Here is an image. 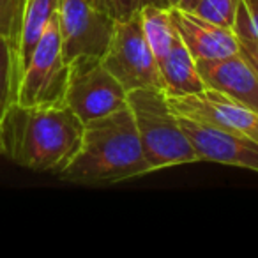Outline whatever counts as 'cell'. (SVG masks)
I'll list each match as a JSON object with an SVG mask.
<instances>
[{
	"label": "cell",
	"instance_id": "4fadbf2b",
	"mask_svg": "<svg viewBox=\"0 0 258 258\" xmlns=\"http://www.w3.org/2000/svg\"><path fill=\"white\" fill-rule=\"evenodd\" d=\"M58 0H25L22 32H20V64L22 75L50 20L57 15Z\"/></svg>",
	"mask_w": 258,
	"mask_h": 258
},
{
	"label": "cell",
	"instance_id": "30bf717a",
	"mask_svg": "<svg viewBox=\"0 0 258 258\" xmlns=\"http://www.w3.org/2000/svg\"><path fill=\"white\" fill-rule=\"evenodd\" d=\"M173 25L180 36V41L187 48L195 62L221 60L230 55L239 53V41L232 29L219 27L193 11L180 8H170Z\"/></svg>",
	"mask_w": 258,
	"mask_h": 258
},
{
	"label": "cell",
	"instance_id": "6da1fadb",
	"mask_svg": "<svg viewBox=\"0 0 258 258\" xmlns=\"http://www.w3.org/2000/svg\"><path fill=\"white\" fill-rule=\"evenodd\" d=\"M152 173L127 106L83 124L80 147L57 173L64 182L110 186Z\"/></svg>",
	"mask_w": 258,
	"mask_h": 258
},
{
	"label": "cell",
	"instance_id": "8992f818",
	"mask_svg": "<svg viewBox=\"0 0 258 258\" xmlns=\"http://www.w3.org/2000/svg\"><path fill=\"white\" fill-rule=\"evenodd\" d=\"M58 32L62 55L69 66L78 60H101L110 46L115 20L90 0H58Z\"/></svg>",
	"mask_w": 258,
	"mask_h": 258
},
{
	"label": "cell",
	"instance_id": "2e32d148",
	"mask_svg": "<svg viewBox=\"0 0 258 258\" xmlns=\"http://www.w3.org/2000/svg\"><path fill=\"white\" fill-rule=\"evenodd\" d=\"M242 0H198L193 13L219 27L232 29Z\"/></svg>",
	"mask_w": 258,
	"mask_h": 258
},
{
	"label": "cell",
	"instance_id": "8fae6325",
	"mask_svg": "<svg viewBox=\"0 0 258 258\" xmlns=\"http://www.w3.org/2000/svg\"><path fill=\"white\" fill-rule=\"evenodd\" d=\"M197 68L205 87L240 101L258 113V73L240 53L230 55L221 60L197 62Z\"/></svg>",
	"mask_w": 258,
	"mask_h": 258
},
{
	"label": "cell",
	"instance_id": "5bb4252c",
	"mask_svg": "<svg viewBox=\"0 0 258 258\" xmlns=\"http://www.w3.org/2000/svg\"><path fill=\"white\" fill-rule=\"evenodd\" d=\"M140 16L149 44H151L156 58L159 60L180 41V36L173 25L172 15H170V8L145 4L140 9Z\"/></svg>",
	"mask_w": 258,
	"mask_h": 258
},
{
	"label": "cell",
	"instance_id": "ba28073f",
	"mask_svg": "<svg viewBox=\"0 0 258 258\" xmlns=\"http://www.w3.org/2000/svg\"><path fill=\"white\" fill-rule=\"evenodd\" d=\"M177 117L204 122L214 127L246 135L258 142V113L240 101L211 87L182 97H168Z\"/></svg>",
	"mask_w": 258,
	"mask_h": 258
},
{
	"label": "cell",
	"instance_id": "9c48e42d",
	"mask_svg": "<svg viewBox=\"0 0 258 258\" xmlns=\"http://www.w3.org/2000/svg\"><path fill=\"white\" fill-rule=\"evenodd\" d=\"M198 161L239 166L258 173V142L246 135L225 131L204 122L179 117Z\"/></svg>",
	"mask_w": 258,
	"mask_h": 258
},
{
	"label": "cell",
	"instance_id": "d6986e66",
	"mask_svg": "<svg viewBox=\"0 0 258 258\" xmlns=\"http://www.w3.org/2000/svg\"><path fill=\"white\" fill-rule=\"evenodd\" d=\"M145 4H151L149 0H103L106 13L113 20H122L140 11Z\"/></svg>",
	"mask_w": 258,
	"mask_h": 258
},
{
	"label": "cell",
	"instance_id": "9a60e30c",
	"mask_svg": "<svg viewBox=\"0 0 258 258\" xmlns=\"http://www.w3.org/2000/svg\"><path fill=\"white\" fill-rule=\"evenodd\" d=\"M22 80L18 46L8 37L0 36V118L18 101V89Z\"/></svg>",
	"mask_w": 258,
	"mask_h": 258
},
{
	"label": "cell",
	"instance_id": "e0dca14e",
	"mask_svg": "<svg viewBox=\"0 0 258 258\" xmlns=\"http://www.w3.org/2000/svg\"><path fill=\"white\" fill-rule=\"evenodd\" d=\"M232 30L235 32L237 41H239V53L258 73V39L254 37L253 30H251L244 2H240L239 9H237L235 23H233Z\"/></svg>",
	"mask_w": 258,
	"mask_h": 258
},
{
	"label": "cell",
	"instance_id": "277c9868",
	"mask_svg": "<svg viewBox=\"0 0 258 258\" xmlns=\"http://www.w3.org/2000/svg\"><path fill=\"white\" fill-rule=\"evenodd\" d=\"M101 62L127 92L135 89H163L158 58L144 32L140 11L115 20L110 46Z\"/></svg>",
	"mask_w": 258,
	"mask_h": 258
},
{
	"label": "cell",
	"instance_id": "3957f363",
	"mask_svg": "<svg viewBox=\"0 0 258 258\" xmlns=\"http://www.w3.org/2000/svg\"><path fill=\"white\" fill-rule=\"evenodd\" d=\"M127 108L133 113L142 149L152 172L198 161L179 117L170 108L165 90H129Z\"/></svg>",
	"mask_w": 258,
	"mask_h": 258
},
{
	"label": "cell",
	"instance_id": "7402d4cb",
	"mask_svg": "<svg viewBox=\"0 0 258 258\" xmlns=\"http://www.w3.org/2000/svg\"><path fill=\"white\" fill-rule=\"evenodd\" d=\"M149 2L156 6H163V8H173V6H177V0H149Z\"/></svg>",
	"mask_w": 258,
	"mask_h": 258
},
{
	"label": "cell",
	"instance_id": "ffe728a7",
	"mask_svg": "<svg viewBox=\"0 0 258 258\" xmlns=\"http://www.w3.org/2000/svg\"><path fill=\"white\" fill-rule=\"evenodd\" d=\"M242 2H244V6H246L251 30H253L254 37L258 39V0H242Z\"/></svg>",
	"mask_w": 258,
	"mask_h": 258
},
{
	"label": "cell",
	"instance_id": "7a4b0ae2",
	"mask_svg": "<svg viewBox=\"0 0 258 258\" xmlns=\"http://www.w3.org/2000/svg\"><path fill=\"white\" fill-rule=\"evenodd\" d=\"M2 124V145L9 161L36 172L58 173L80 147L83 122L68 106L11 104Z\"/></svg>",
	"mask_w": 258,
	"mask_h": 258
},
{
	"label": "cell",
	"instance_id": "cb8c5ba5",
	"mask_svg": "<svg viewBox=\"0 0 258 258\" xmlns=\"http://www.w3.org/2000/svg\"><path fill=\"white\" fill-rule=\"evenodd\" d=\"M90 2H92L94 6H97V8H103V9H104V6H103V0H90ZM104 11H106V9H104Z\"/></svg>",
	"mask_w": 258,
	"mask_h": 258
},
{
	"label": "cell",
	"instance_id": "ac0fdd59",
	"mask_svg": "<svg viewBox=\"0 0 258 258\" xmlns=\"http://www.w3.org/2000/svg\"><path fill=\"white\" fill-rule=\"evenodd\" d=\"M25 0H0V36L8 37L18 46L22 32Z\"/></svg>",
	"mask_w": 258,
	"mask_h": 258
},
{
	"label": "cell",
	"instance_id": "603a6c76",
	"mask_svg": "<svg viewBox=\"0 0 258 258\" xmlns=\"http://www.w3.org/2000/svg\"><path fill=\"white\" fill-rule=\"evenodd\" d=\"M0 156H4V145H2V124H0Z\"/></svg>",
	"mask_w": 258,
	"mask_h": 258
},
{
	"label": "cell",
	"instance_id": "44dd1931",
	"mask_svg": "<svg viewBox=\"0 0 258 258\" xmlns=\"http://www.w3.org/2000/svg\"><path fill=\"white\" fill-rule=\"evenodd\" d=\"M198 0H177V6L175 8H180V9H186V11H193L195 4H197Z\"/></svg>",
	"mask_w": 258,
	"mask_h": 258
},
{
	"label": "cell",
	"instance_id": "7c38bea8",
	"mask_svg": "<svg viewBox=\"0 0 258 258\" xmlns=\"http://www.w3.org/2000/svg\"><path fill=\"white\" fill-rule=\"evenodd\" d=\"M158 66L166 97L189 96V94H198L205 89L197 62L189 55L182 41H179L165 57L159 58Z\"/></svg>",
	"mask_w": 258,
	"mask_h": 258
},
{
	"label": "cell",
	"instance_id": "5b68a950",
	"mask_svg": "<svg viewBox=\"0 0 258 258\" xmlns=\"http://www.w3.org/2000/svg\"><path fill=\"white\" fill-rule=\"evenodd\" d=\"M69 83V64L62 55L57 15L50 20L29 64L23 69L18 101L23 106H62Z\"/></svg>",
	"mask_w": 258,
	"mask_h": 258
},
{
	"label": "cell",
	"instance_id": "52a82bcc",
	"mask_svg": "<svg viewBox=\"0 0 258 258\" xmlns=\"http://www.w3.org/2000/svg\"><path fill=\"white\" fill-rule=\"evenodd\" d=\"M66 104L85 124L127 106V90L101 60H78L69 66Z\"/></svg>",
	"mask_w": 258,
	"mask_h": 258
}]
</instances>
